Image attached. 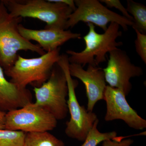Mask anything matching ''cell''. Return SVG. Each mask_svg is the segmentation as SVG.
<instances>
[{
    "instance_id": "obj_1",
    "label": "cell",
    "mask_w": 146,
    "mask_h": 146,
    "mask_svg": "<svg viewBox=\"0 0 146 146\" xmlns=\"http://www.w3.org/2000/svg\"><path fill=\"white\" fill-rule=\"evenodd\" d=\"M89 32L83 36L85 44L84 49L80 52L72 50L66 51L70 63L80 64L84 68L87 64L98 67L100 63L106 61V54L113 50L117 49L118 47L123 44V42H117L118 37L122 35L120 26L112 23L108 27L103 33L96 31L93 24L87 23Z\"/></svg>"
},
{
    "instance_id": "obj_2",
    "label": "cell",
    "mask_w": 146,
    "mask_h": 146,
    "mask_svg": "<svg viewBox=\"0 0 146 146\" xmlns=\"http://www.w3.org/2000/svg\"><path fill=\"white\" fill-rule=\"evenodd\" d=\"M11 16L38 19L46 23L44 29L65 30L73 10L68 5L53 0H2Z\"/></svg>"
},
{
    "instance_id": "obj_3",
    "label": "cell",
    "mask_w": 146,
    "mask_h": 146,
    "mask_svg": "<svg viewBox=\"0 0 146 146\" xmlns=\"http://www.w3.org/2000/svg\"><path fill=\"white\" fill-rule=\"evenodd\" d=\"M22 21V18L11 16L0 1V65L4 72L16 62L19 51L30 50L41 56L46 53L39 45L34 44L20 34L18 27Z\"/></svg>"
},
{
    "instance_id": "obj_4",
    "label": "cell",
    "mask_w": 146,
    "mask_h": 146,
    "mask_svg": "<svg viewBox=\"0 0 146 146\" xmlns=\"http://www.w3.org/2000/svg\"><path fill=\"white\" fill-rule=\"evenodd\" d=\"M60 48L39 57L27 58L18 55L16 62L5 74L10 81L22 88L29 84L39 87L49 78L54 66L60 59Z\"/></svg>"
},
{
    "instance_id": "obj_5",
    "label": "cell",
    "mask_w": 146,
    "mask_h": 146,
    "mask_svg": "<svg viewBox=\"0 0 146 146\" xmlns=\"http://www.w3.org/2000/svg\"><path fill=\"white\" fill-rule=\"evenodd\" d=\"M57 64L64 72L68 84L67 105L70 119L66 123L65 133L70 138L84 142L98 119L97 115L93 112L87 111L84 106H81L79 103L75 93L78 82L73 79L70 74L68 55H60Z\"/></svg>"
},
{
    "instance_id": "obj_6",
    "label": "cell",
    "mask_w": 146,
    "mask_h": 146,
    "mask_svg": "<svg viewBox=\"0 0 146 146\" xmlns=\"http://www.w3.org/2000/svg\"><path fill=\"white\" fill-rule=\"evenodd\" d=\"M35 104L44 108L56 120L64 119L68 112V87L65 74L56 64L49 78L39 87H34Z\"/></svg>"
},
{
    "instance_id": "obj_7",
    "label": "cell",
    "mask_w": 146,
    "mask_h": 146,
    "mask_svg": "<svg viewBox=\"0 0 146 146\" xmlns=\"http://www.w3.org/2000/svg\"><path fill=\"white\" fill-rule=\"evenodd\" d=\"M76 10L69 16L65 30L73 28L79 22L91 23L104 31L108 23H114L122 27L124 31L133 23L121 15L110 10L98 0H75Z\"/></svg>"
},
{
    "instance_id": "obj_8",
    "label": "cell",
    "mask_w": 146,
    "mask_h": 146,
    "mask_svg": "<svg viewBox=\"0 0 146 146\" xmlns=\"http://www.w3.org/2000/svg\"><path fill=\"white\" fill-rule=\"evenodd\" d=\"M57 124V120L53 115L32 102L6 112L4 125L5 129L27 133L49 131Z\"/></svg>"
},
{
    "instance_id": "obj_9",
    "label": "cell",
    "mask_w": 146,
    "mask_h": 146,
    "mask_svg": "<svg viewBox=\"0 0 146 146\" xmlns=\"http://www.w3.org/2000/svg\"><path fill=\"white\" fill-rule=\"evenodd\" d=\"M103 70L109 86L120 89L126 96L132 89L130 79L143 74V69L131 63L126 52L119 48L109 52L107 67Z\"/></svg>"
},
{
    "instance_id": "obj_10",
    "label": "cell",
    "mask_w": 146,
    "mask_h": 146,
    "mask_svg": "<svg viewBox=\"0 0 146 146\" xmlns=\"http://www.w3.org/2000/svg\"><path fill=\"white\" fill-rule=\"evenodd\" d=\"M106 102V114L104 119L106 121L123 120L128 126L137 130L146 127V121L140 117L129 104L126 96L121 90L106 86L104 93Z\"/></svg>"
},
{
    "instance_id": "obj_11",
    "label": "cell",
    "mask_w": 146,
    "mask_h": 146,
    "mask_svg": "<svg viewBox=\"0 0 146 146\" xmlns=\"http://www.w3.org/2000/svg\"><path fill=\"white\" fill-rule=\"evenodd\" d=\"M69 70L72 77L79 79L84 84L88 98L86 110L89 112H93L97 102L104 100L106 85L103 70L91 65H88L87 70H85L80 64L70 63Z\"/></svg>"
},
{
    "instance_id": "obj_12",
    "label": "cell",
    "mask_w": 146,
    "mask_h": 146,
    "mask_svg": "<svg viewBox=\"0 0 146 146\" xmlns=\"http://www.w3.org/2000/svg\"><path fill=\"white\" fill-rule=\"evenodd\" d=\"M18 30L20 34L27 40L36 42L39 46L47 52L57 49L72 39H80V33H72L70 30L57 29L34 30L26 28L21 24Z\"/></svg>"
},
{
    "instance_id": "obj_13",
    "label": "cell",
    "mask_w": 146,
    "mask_h": 146,
    "mask_svg": "<svg viewBox=\"0 0 146 146\" xmlns=\"http://www.w3.org/2000/svg\"><path fill=\"white\" fill-rule=\"evenodd\" d=\"M32 95L27 88H22L5 76L0 65V111L4 112L19 109L32 103Z\"/></svg>"
},
{
    "instance_id": "obj_14",
    "label": "cell",
    "mask_w": 146,
    "mask_h": 146,
    "mask_svg": "<svg viewBox=\"0 0 146 146\" xmlns=\"http://www.w3.org/2000/svg\"><path fill=\"white\" fill-rule=\"evenodd\" d=\"M24 146H65V144L48 131H44L27 133Z\"/></svg>"
},
{
    "instance_id": "obj_15",
    "label": "cell",
    "mask_w": 146,
    "mask_h": 146,
    "mask_svg": "<svg viewBox=\"0 0 146 146\" xmlns=\"http://www.w3.org/2000/svg\"><path fill=\"white\" fill-rule=\"evenodd\" d=\"M127 10L133 18L134 30H137L143 34H146V7L141 3L132 0L127 2Z\"/></svg>"
},
{
    "instance_id": "obj_16",
    "label": "cell",
    "mask_w": 146,
    "mask_h": 146,
    "mask_svg": "<svg viewBox=\"0 0 146 146\" xmlns=\"http://www.w3.org/2000/svg\"><path fill=\"white\" fill-rule=\"evenodd\" d=\"M99 123L98 119L95 121L92 127L89 130L84 143L81 146H97L104 141L113 140L117 137V133L115 131L101 133L97 128Z\"/></svg>"
},
{
    "instance_id": "obj_17",
    "label": "cell",
    "mask_w": 146,
    "mask_h": 146,
    "mask_svg": "<svg viewBox=\"0 0 146 146\" xmlns=\"http://www.w3.org/2000/svg\"><path fill=\"white\" fill-rule=\"evenodd\" d=\"M26 134L20 131L0 129V146H24Z\"/></svg>"
},
{
    "instance_id": "obj_18",
    "label": "cell",
    "mask_w": 146,
    "mask_h": 146,
    "mask_svg": "<svg viewBox=\"0 0 146 146\" xmlns=\"http://www.w3.org/2000/svg\"><path fill=\"white\" fill-rule=\"evenodd\" d=\"M136 34L135 46L137 54L143 62L146 64V34H143L137 30H134Z\"/></svg>"
},
{
    "instance_id": "obj_19",
    "label": "cell",
    "mask_w": 146,
    "mask_h": 146,
    "mask_svg": "<svg viewBox=\"0 0 146 146\" xmlns=\"http://www.w3.org/2000/svg\"><path fill=\"white\" fill-rule=\"evenodd\" d=\"M100 1L101 3H104L106 6L110 8L115 7L117 9L121 12L123 16L132 21L133 23V18L132 16L128 13L126 8L123 5L119 0H101Z\"/></svg>"
},
{
    "instance_id": "obj_20",
    "label": "cell",
    "mask_w": 146,
    "mask_h": 146,
    "mask_svg": "<svg viewBox=\"0 0 146 146\" xmlns=\"http://www.w3.org/2000/svg\"><path fill=\"white\" fill-rule=\"evenodd\" d=\"M102 143V146H130L133 144V141L131 139L122 141L116 137L113 140H106Z\"/></svg>"
},
{
    "instance_id": "obj_21",
    "label": "cell",
    "mask_w": 146,
    "mask_h": 146,
    "mask_svg": "<svg viewBox=\"0 0 146 146\" xmlns=\"http://www.w3.org/2000/svg\"><path fill=\"white\" fill-rule=\"evenodd\" d=\"M53 1L54 2H56L62 3L68 5L72 9L73 11H74L76 8L75 4L74 1H73V0H53Z\"/></svg>"
},
{
    "instance_id": "obj_22",
    "label": "cell",
    "mask_w": 146,
    "mask_h": 146,
    "mask_svg": "<svg viewBox=\"0 0 146 146\" xmlns=\"http://www.w3.org/2000/svg\"><path fill=\"white\" fill-rule=\"evenodd\" d=\"M6 112L0 111V123L4 124Z\"/></svg>"
},
{
    "instance_id": "obj_23",
    "label": "cell",
    "mask_w": 146,
    "mask_h": 146,
    "mask_svg": "<svg viewBox=\"0 0 146 146\" xmlns=\"http://www.w3.org/2000/svg\"><path fill=\"white\" fill-rule=\"evenodd\" d=\"M5 126L4 125L0 123V129H4Z\"/></svg>"
}]
</instances>
